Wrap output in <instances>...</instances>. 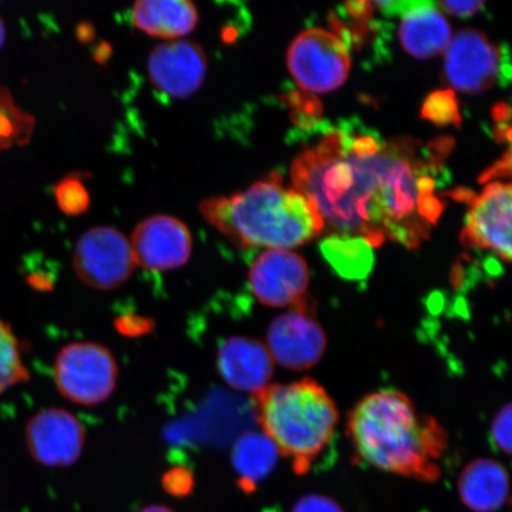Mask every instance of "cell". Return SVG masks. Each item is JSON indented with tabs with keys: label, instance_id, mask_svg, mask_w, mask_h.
<instances>
[{
	"label": "cell",
	"instance_id": "cell-27",
	"mask_svg": "<svg viewBox=\"0 0 512 512\" xmlns=\"http://www.w3.org/2000/svg\"><path fill=\"white\" fill-rule=\"evenodd\" d=\"M435 4L447 11L448 14L459 17L475 15L484 6L483 2H438Z\"/></svg>",
	"mask_w": 512,
	"mask_h": 512
},
{
	"label": "cell",
	"instance_id": "cell-21",
	"mask_svg": "<svg viewBox=\"0 0 512 512\" xmlns=\"http://www.w3.org/2000/svg\"><path fill=\"white\" fill-rule=\"evenodd\" d=\"M28 380L18 338L11 325L0 318V394Z\"/></svg>",
	"mask_w": 512,
	"mask_h": 512
},
{
	"label": "cell",
	"instance_id": "cell-5",
	"mask_svg": "<svg viewBox=\"0 0 512 512\" xmlns=\"http://www.w3.org/2000/svg\"><path fill=\"white\" fill-rule=\"evenodd\" d=\"M54 381L57 390L80 406H98L111 398L119 367L110 349L99 343L76 342L56 356Z\"/></svg>",
	"mask_w": 512,
	"mask_h": 512
},
{
	"label": "cell",
	"instance_id": "cell-4",
	"mask_svg": "<svg viewBox=\"0 0 512 512\" xmlns=\"http://www.w3.org/2000/svg\"><path fill=\"white\" fill-rule=\"evenodd\" d=\"M253 408L262 433L298 475L309 472L334 444L337 406L316 380L270 384L254 395Z\"/></svg>",
	"mask_w": 512,
	"mask_h": 512
},
{
	"label": "cell",
	"instance_id": "cell-7",
	"mask_svg": "<svg viewBox=\"0 0 512 512\" xmlns=\"http://www.w3.org/2000/svg\"><path fill=\"white\" fill-rule=\"evenodd\" d=\"M131 243L112 227H94L76 242L73 267L83 284L99 291L124 285L136 268Z\"/></svg>",
	"mask_w": 512,
	"mask_h": 512
},
{
	"label": "cell",
	"instance_id": "cell-22",
	"mask_svg": "<svg viewBox=\"0 0 512 512\" xmlns=\"http://www.w3.org/2000/svg\"><path fill=\"white\" fill-rule=\"evenodd\" d=\"M30 125L28 115L12 104L10 96L0 94V149L21 140Z\"/></svg>",
	"mask_w": 512,
	"mask_h": 512
},
{
	"label": "cell",
	"instance_id": "cell-2",
	"mask_svg": "<svg viewBox=\"0 0 512 512\" xmlns=\"http://www.w3.org/2000/svg\"><path fill=\"white\" fill-rule=\"evenodd\" d=\"M347 428L362 462L427 482L440 476L446 431L399 390L382 389L367 395L352 409Z\"/></svg>",
	"mask_w": 512,
	"mask_h": 512
},
{
	"label": "cell",
	"instance_id": "cell-15",
	"mask_svg": "<svg viewBox=\"0 0 512 512\" xmlns=\"http://www.w3.org/2000/svg\"><path fill=\"white\" fill-rule=\"evenodd\" d=\"M217 367L229 387L253 396L270 386L274 373V361L266 345L242 336L230 337L221 344Z\"/></svg>",
	"mask_w": 512,
	"mask_h": 512
},
{
	"label": "cell",
	"instance_id": "cell-13",
	"mask_svg": "<svg viewBox=\"0 0 512 512\" xmlns=\"http://www.w3.org/2000/svg\"><path fill=\"white\" fill-rule=\"evenodd\" d=\"M130 243L137 266L152 272L172 271L184 266L192 251L188 227L168 215H155L140 222Z\"/></svg>",
	"mask_w": 512,
	"mask_h": 512
},
{
	"label": "cell",
	"instance_id": "cell-26",
	"mask_svg": "<svg viewBox=\"0 0 512 512\" xmlns=\"http://www.w3.org/2000/svg\"><path fill=\"white\" fill-rule=\"evenodd\" d=\"M291 512H344V510L328 496L310 494L298 499Z\"/></svg>",
	"mask_w": 512,
	"mask_h": 512
},
{
	"label": "cell",
	"instance_id": "cell-17",
	"mask_svg": "<svg viewBox=\"0 0 512 512\" xmlns=\"http://www.w3.org/2000/svg\"><path fill=\"white\" fill-rule=\"evenodd\" d=\"M459 496L475 512H496L509 498V476L501 463L479 458L467 465L458 480Z\"/></svg>",
	"mask_w": 512,
	"mask_h": 512
},
{
	"label": "cell",
	"instance_id": "cell-20",
	"mask_svg": "<svg viewBox=\"0 0 512 512\" xmlns=\"http://www.w3.org/2000/svg\"><path fill=\"white\" fill-rule=\"evenodd\" d=\"M373 246L358 236L332 234L320 243V251L341 277L361 280L374 265Z\"/></svg>",
	"mask_w": 512,
	"mask_h": 512
},
{
	"label": "cell",
	"instance_id": "cell-6",
	"mask_svg": "<svg viewBox=\"0 0 512 512\" xmlns=\"http://www.w3.org/2000/svg\"><path fill=\"white\" fill-rule=\"evenodd\" d=\"M287 66L298 86L311 93H329L347 81L350 53L332 32L312 28L299 34L287 51Z\"/></svg>",
	"mask_w": 512,
	"mask_h": 512
},
{
	"label": "cell",
	"instance_id": "cell-19",
	"mask_svg": "<svg viewBox=\"0 0 512 512\" xmlns=\"http://www.w3.org/2000/svg\"><path fill=\"white\" fill-rule=\"evenodd\" d=\"M280 453L273 441L262 432H248L236 441L232 462L238 472L243 490L253 491L271 475L278 464Z\"/></svg>",
	"mask_w": 512,
	"mask_h": 512
},
{
	"label": "cell",
	"instance_id": "cell-11",
	"mask_svg": "<svg viewBox=\"0 0 512 512\" xmlns=\"http://www.w3.org/2000/svg\"><path fill=\"white\" fill-rule=\"evenodd\" d=\"M511 184L490 183L475 196L466 215L462 241L467 247L486 249L503 261L511 259Z\"/></svg>",
	"mask_w": 512,
	"mask_h": 512
},
{
	"label": "cell",
	"instance_id": "cell-1",
	"mask_svg": "<svg viewBox=\"0 0 512 512\" xmlns=\"http://www.w3.org/2000/svg\"><path fill=\"white\" fill-rule=\"evenodd\" d=\"M438 152L343 124L294 159L291 176L332 234L358 236L373 247L392 239L414 248L444 210L435 196L443 172Z\"/></svg>",
	"mask_w": 512,
	"mask_h": 512
},
{
	"label": "cell",
	"instance_id": "cell-12",
	"mask_svg": "<svg viewBox=\"0 0 512 512\" xmlns=\"http://www.w3.org/2000/svg\"><path fill=\"white\" fill-rule=\"evenodd\" d=\"M31 457L44 466L67 467L76 463L85 447L86 434L76 416L60 408L38 412L25 427Z\"/></svg>",
	"mask_w": 512,
	"mask_h": 512
},
{
	"label": "cell",
	"instance_id": "cell-8",
	"mask_svg": "<svg viewBox=\"0 0 512 512\" xmlns=\"http://www.w3.org/2000/svg\"><path fill=\"white\" fill-rule=\"evenodd\" d=\"M445 78L459 92L477 94L486 91L510 72L508 55L483 32L465 29L457 32L445 50Z\"/></svg>",
	"mask_w": 512,
	"mask_h": 512
},
{
	"label": "cell",
	"instance_id": "cell-29",
	"mask_svg": "<svg viewBox=\"0 0 512 512\" xmlns=\"http://www.w3.org/2000/svg\"><path fill=\"white\" fill-rule=\"evenodd\" d=\"M6 37V28L2 17H0V48L3 47Z\"/></svg>",
	"mask_w": 512,
	"mask_h": 512
},
{
	"label": "cell",
	"instance_id": "cell-24",
	"mask_svg": "<svg viewBox=\"0 0 512 512\" xmlns=\"http://www.w3.org/2000/svg\"><path fill=\"white\" fill-rule=\"evenodd\" d=\"M422 114L437 124H459L460 117L456 95L451 91L432 94L426 100Z\"/></svg>",
	"mask_w": 512,
	"mask_h": 512
},
{
	"label": "cell",
	"instance_id": "cell-28",
	"mask_svg": "<svg viewBox=\"0 0 512 512\" xmlns=\"http://www.w3.org/2000/svg\"><path fill=\"white\" fill-rule=\"evenodd\" d=\"M139 512H174V511H172L169 508L163 507V505H150V507L140 510Z\"/></svg>",
	"mask_w": 512,
	"mask_h": 512
},
{
	"label": "cell",
	"instance_id": "cell-9",
	"mask_svg": "<svg viewBox=\"0 0 512 512\" xmlns=\"http://www.w3.org/2000/svg\"><path fill=\"white\" fill-rule=\"evenodd\" d=\"M326 344L328 339L322 325L303 302L273 320L265 345L273 361L281 367L304 371L322 360Z\"/></svg>",
	"mask_w": 512,
	"mask_h": 512
},
{
	"label": "cell",
	"instance_id": "cell-25",
	"mask_svg": "<svg viewBox=\"0 0 512 512\" xmlns=\"http://www.w3.org/2000/svg\"><path fill=\"white\" fill-rule=\"evenodd\" d=\"M491 439L492 445H494L498 451L507 454H511V405L503 406L497 414L491 424Z\"/></svg>",
	"mask_w": 512,
	"mask_h": 512
},
{
	"label": "cell",
	"instance_id": "cell-18",
	"mask_svg": "<svg viewBox=\"0 0 512 512\" xmlns=\"http://www.w3.org/2000/svg\"><path fill=\"white\" fill-rule=\"evenodd\" d=\"M132 22L147 35L175 41L195 30L198 11L188 0H139L133 5Z\"/></svg>",
	"mask_w": 512,
	"mask_h": 512
},
{
	"label": "cell",
	"instance_id": "cell-10",
	"mask_svg": "<svg viewBox=\"0 0 512 512\" xmlns=\"http://www.w3.org/2000/svg\"><path fill=\"white\" fill-rule=\"evenodd\" d=\"M248 281L262 305L283 309L304 302L310 271L302 256L285 249H267L253 261Z\"/></svg>",
	"mask_w": 512,
	"mask_h": 512
},
{
	"label": "cell",
	"instance_id": "cell-23",
	"mask_svg": "<svg viewBox=\"0 0 512 512\" xmlns=\"http://www.w3.org/2000/svg\"><path fill=\"white\" fill-rule=\"evenodd\" d=\"M57 204L68 215H80L89 206V195L79 179H64L55 190Z\"/></svg>",
	"mask_w": 512,
	"mask_h": 512
},
{
	"label": "cell",
	"instance_id": "cell-3",
	"mask_svg": "<svg viewBox=\"0 0 512 512\" xmlns=\"http://www.w3.org/2000/svg\"><path fill=\"white\" fill-rule=\"evenodd\" d=\"M200 213L210 226L243 248L285 249L305 245L324 232L317 209L277 172L230 196L208 198Z\"/></svg>",
	"mask_w": 512,
	"mask_h": 512
},
{
	"label": "cell",
	"instance_id": "cell-14",
	"mask_svg": "<svg viewBox=\"0 0 512 512\" xmlns=\"http://www.w3.org/2000/svg\"><path fill=\"white\" fill-rule=\"evenodd\" d=\"M207 70L206 51L200 44L188 40L159 44L147 61L152 85L176 99L195 94L203 85Z\"/></svg>",
	"mask_w": 512,
	"mask_h": 512
},
{
	"label": "cell",
	"instance_id": "cell-16",
	"mask_svg": "<svg viewBox=\"0 0 512 512\" xmlns=\"http://www.w3.org/2000/svg\"><path fill=\"white\" fill-rule=\"evenodd\" d=\"M399 40L409 55L416 59H431L447 49L452 32L437 4L418 0L402 16Z\"/></svg>",
	"mask_w": 512,
	"mask_h": 512
}]
</instances>
